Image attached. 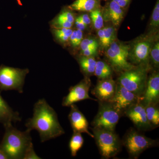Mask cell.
I'll return each mask as SVG.
<instances>
[{
	"mask_svg": "<svg viewBox=\"0 0 159 159\" xmlns=\"http://www.w3.org/2000/svg\"><path fill=\"white\" fill-rule=\"evenodd\" d=\"M25 126L27 129L36 130L41 142L55 139L65 133L58 121L57 113L44 99L35 102L33 116L27 120Z\"/></svg>",
	"mask_w": 159,
	"mask_h": 159,
	"instance_id": "6da1fadb",
	"label": "cell"
},
{
	"mask_svg": "<svg viewBox=\"0 0 159 159\" xmlns=\"http://www.w3.org/2000/svg\"><path fill=\"white\" fill-rule=\"evenodd\" d=\"M4 127L5 133L0 143V151L7 159H24L27 149L33 144L31 131H21L12 124Z\"/></svg>",
	"mask_w": 159,
	"mask_h": 159,
	"instance_id": "7a4b0ae2",
	"label": "cell"
},
{
	"mask_svg": "<svg viewBox=\"0 0 159 159\" xmlns=\"http://www.w3.org/2000/svg\"><path fill=\"white\" fill-rule=\"evenodd\" d=\"M92 129L99 153L104 159L116 157L121 150L122 141L115 131Z\"/></svg>",
	"mask_w": 159,
	"mask_h": 159,
	"instance_id": "3957f363",
	"label": "cell"
},
{
	"mask_svg": "<svg viewBox=\"0 0 159 159\" xmlns=\"http://www.w3.org/2000/svg\"><path fill=\"white\" fill-rule=\"evenodd\" d=\"M149 69V66H136L121 73L117 83L140 98L145 91Z\"/></svg>",
	"mask_w": 159,
	"mask_h": 159,
	"instance_id": "277c9868",
	"label": "cell"
},
{
	"mask_svg": "<svg viewBox=\"0 0 159 159\" xmlns=\"http://www.w3.org/2000/svg\"><path fill=\"white\" fill-rule=\"evenodd\" d=\"M122 144L132 158L137 159L144 151L156 146L157 142L145 136L138 129L130 128L123 137Z\"/></svg>",
	"mask_w": 159,
	"mask_h": 159,
	"instance_id": "5b68a950",
	"label": "cell"
},
{
	"mask_svg": "<svg viewBox=\"0 0 159 159\" xmlns=\"http://www.w3.org/2000/svg\"><path fill=\"white\" fill-rule=\"evenodd\" d=\"M29 72L28 69L0 66V90H15L23 93L25 78Z\"/></svg>",
	"mask_w": 159,
	"mask_h": 159,
	"instance_id": "8992f818",
	"label": "cell"
},
{
	"mask_svg": "<svg viewBox=\"0 0 159 159\" xmlns=\"http://www.w3.org/2000/svg\"><path fill=\"white\" fill-rule=\"evenodd\" d=\"M122 114L110 102H99L98 113L92 121L94 128L115 131Z\"/></svg>",
	"mask_w": 159,
	"mask_h": 159,
	"instance_id": "52a82bcc",
	"label": "cell"
},
{
	"mask_svg": "<svg viewBox=\"0 0 159 159\" xmlns=\"http://www.w3.org/2000/svg\"><path fill=\"white\" fill-rule=\"evenodd\" d=\"M129 50L128 46L114 41L111 44L106 54L115 70L122 73L136 66L128 61Z\"/></svg>",
	"mask_w": 159,
	"mask_h": 159,
	"instance_id": "ba28073f",
	"label": "cell"
},
{
	"mask_svg": "<svg viewBox=\"0 0 159 159\" xmlns=\"http://www.w3.org/2000/svg\"><path fill=\"white\" fill-rule=\"evenodd\" d=\"M91 84L90 80L86 77L76 85L70 88L68 94L62 99V106L69 107L72 104L85 99L98 101L97 99H93L89 96Z\"/></svg>",
	"mask_w": 159,
	"mask_h": 159,
	"instance_id": "9c48e42d",
	"label": "cell"
},
{
	"mask_svg": "<svg viewBox=\"0 0 159 159\" xmlns=\"http://www.w3.org/2000/svg\"><path fill=\"white\" fill-rule=\"evenodd\" d=\"M122 115L130 119L138 130L146 131L152 129L147 119L145 107L139 101L126 109Z\"/></svg>",
	"mask_w": 159,
	"mask_h": 159,
	"instance_id": "30bf717a",
	"label": "cell"
},
{
	"mask_svg": "<svg viewBox=\"0 0 159 159\" xmlns=\"http://www.w3.org/2000/svg\"><path fill=\"white\" fill-rule=\"evenodd\" d=\"M140 98L117 83L116 89L113 98L110 101L117 110L123 112L131 105L139 102Z\"/></svg>",
	"mask_w": 159,
	"mask_h": 159,
	"instance_id": "8fae6325",
	"label": "cell"
},
{
	"mask_svg": "<svg viewBox=\"0 0 159 159\" xmlns=\"http://www.w3.org/2000/svg\"><path fill=\"white\" fill-rule=\"evenodd\" d=\"M144 106L157 104L159 102V74L156 71L147 79L145 91L139 99Z\"/></svg>",
	"mask_w": 159,
	"mask_h": 159,
	"instance_id": "7c38bea8",
	"label": "cell"
},
{
	"mask_svg": "<svg viewBox=\"0 0 159 159\" xmlns=\"http://www.w3.org/2000/svg\"><path fill=\"white\" fill-rule=\"evenodd\" d=\"M117 83L111 78L102 79L97 83L92 90V93L99 102H110L113 98Z\"/></svg>",
	"mask_w": 159,
	"mask_h": 159,
	"instance_id": "4fadbf2b",
	"label": "cell"
},
{
	"mask_svg": "<svg viewBox=\"0 0 159 159\" xmlns=\"http://www.w3.org/2000/svg\"><path fill=\"white\" fill-rule=\"evenodd\" d=\"M152 48V43L149 41H141L134 46L129 54V58L131 61L138 66H149L148 60Z\"/></svg>",
	"mask_w": 159,
	"mask_h": 159,
	"instance_id": "5bb4252c",
	"label": "cell"
},
{
	"mask_svg": "<svg viewBox=\"0 0 159 159\" xmlns=\"http://www.w3.org/2000/svg\"><path fill=\"white\" fill-rule=\"evenodd\" d=\"M70 111L68 119L73 132L79 133H86L93 138V134L89 130V123L84 114L80 111L75 104L70 106Z\"/></svg>",
	"mask_w": 159,
	"mask_h": 159,
	"instance_id": "9a60e30c",
	"label": "cell"
},
{
	"mask_svg": "<svg viewBox=\"0 0 159 159\" xmlns=\"http://www.w3.org/2000/svg\"><path fill=\"white\" fill-rule=\"evenodd\" d=\"M21 120L19 113L12 110L0 94V123L5 126Z\"/></svg>",
	"mask_w": 159,
	"mask_h": 159,
	"instance_id": "2e32d148",
	"label": "cell"
},
{
	"mask_svg": "<svg viewBox=\"0 0 159 159\" xmlns=\"http://www.w3.org/2000/svg\"><path fill=\"white\" fill-rule=\"evenodd\" d=\"M123 8L116 2L111 0L107 5L103 17L105 21H111L114 25L119 26L123 19Z\"/></svg>",
	"mask_w": 159,
	"mask_h": 159,
	"instance_id": "e0dca14e",
	"label": "cell"
},
{
	"mask_svg": "<svg viewBox=\"0 0 159 159\" xmlns=\"http://www.w3.org/2000/svg\"><path fill=\"white\" fill-rule=\"evenodd\" d=\"M99 6V0H76L70 8L76 11H91L97 9Z\"/></svg>",
	"mask_w": 159,
	"mask_h": 159,
	"instance_id": "ac0fdd59",
	"label": "cell"
},
{
	"mask_svg": "<svg viewBox=\"0 0 159 159\" xmlns=\"http://www.w3.org/2000/svg\"><path fill=\"white\" fill-rule=\"evenodd\" d=\"M158 104H151L145 106L147 119L152 129L158 127L159 125Z\"/></svg>",
	"mask_w": 159,
	"mask_h": 159,
	"instance_id": "d6986e66",
	"label": "cell"
},
{
	"mask_svg": "<svg viewBox=\"0 0 159 159\" xmlns=\"http://www.w3.org/2000/svg\"><path fill=\"white\" fill-rule=\"evenodd\" d=\"M78 62L83 72L87 76L94 74L97 61L93 57L83 56L78 58Z\"/></svg>",
	"mask_w": 159,
	"mask_h": 159,
	"instance_id": "ffe728a7",
	"label": "cell"
},
{
	"mask_svg": "<svg viewBox=\"0 0 159 159\" xmlns=\"http://www.w3.org/2000/svg\"><path fill=\"white\" fill-rule=\"evenodd\" d=\"M112 70L111 67L105 61H98L96 62L94 75L100 80L111 77Z\"/></svg>",
	"mask_w": 159,
	"mask_h": 159,
	"instance_id": "44dd1931",
	"label": "cell"
},
{
	"mask_svg": "<svg viewBox=\"0 0 159 159\" xmlns=\"http://www.w3.org/2000/svg\"><path fill=\"white\" fill-rule=\"evenodd\" d=\"M84 142V140L81 133L74 132L69 144V148L72 157L77 156V152L82 148Z\"/></svg>",
	"mask_w": 159,
	"mask_h": 159,
	"instance_id": "7402d4cb",
	"label": "cell"
},
{
	"mask_svg": "<svg viewBox=\"0 0 159 159\" xmlns=\"http://www.w3.org/2000/svg\"><path fill=\"white\" fill-rule=\"evenodd\" d=\"M90 15L94 28L97 30L102 29L103 26V19L101 11L96 9L91 11Z\"/></svg>",
	"mask_w": 159,
	"mask_h": 159,
	"instance_id": "603a6c76",
	"label": "cell"
},
{
	"mask_svg": "<svg viewBox=\"0 0 159 159\" xmlns=\"http://www.w3.org/2000/svg\"><path fill=\"white\" fill-rule=\"evenodd\" d=\"M104 36V43L103 48L109 47L115 38V29L113 27H107L102 29Z\"/></svg>",
	"mask_w": 159,
	"mask_h": 159,
	"instance_id": "cb8c5ba5",
	"label": "cell"
},
{
	"mask_svg": "<svg viewBox=\"0 0 159 159\" xmlns=\"http://www.w3.org/2000/svg\"><path fill=\"white\" fill-rule=\"evenodd\" d=\"M150 57L154 67L157 69L159 65V43L158 42L152 47L151 49Z\"/></svg>",
	"mask_w": 159,
	"mask_h": 159,
	"instance_id": "d4e9b609",
	"label": "cell"
},
{
	"mask_svg": "<svg viewBox=\"0 0 159 159\" xmlns=\"http://www.w3.org/2000/svg\"><path fill=\"white\" fill-rule=\"evenodd\" d=\"M80 45L81 51L91 48H98V43L93 39H85L82 40Z\"/></svg>",
	"mask_w": 159,
	"mask_h": 159,
	"instance_id": "484cf974",
	"label": "cell"
},
{
	"mask_svg": "<svg viewBox=\"0 0 159 159\" xmlns=\"http://www.w3.org/2000/svg\"><path fill=\"white\" fill-rule=\"evenodd\" d=\"M151 25L154 28H157L159 25V0L157 2L156 6L152 12V16Z\"/></svg>",
	"mask_w": 159,
	"mask_h": 159,
	"instance_id": "4316f807",
	"label": "cell"
},
{
	"mask_svg": "<svg viewBox=\"0 0 159 159\" xmlns=\"http://www.w3.org/2000/svg\"><path fill=\"white\" fill-rule=\"evenodd\" d=\"M54 25L58 29L61 28H66V29H70L73 26V23L69 22L67 21L62 20L58 19L56 18L53 22Z\"/></svg>",
	"mask_w": 159,
	"mask_h": 159,
	"instance_id": "83f0119b",
	"label": "cell"
},
{
	"mask_svg": "<svg viewBox=\"0 0 159 159\" xmlns=\"http://www.w3.org/2000/svg\"><path fill=\"white\" fill-rule=\"evenodd\" d=\"M40 157L36 154L34 149L33 144H32L27 149L23 159H39Z\"/></svg>",
	"mask_w": 159,
	"mask_h": 159,
	"instance_id": "f1b7e54d",
	"label": "cell"
},
{
	"mask_svg": "<svg viewBox=\"0 0 159 159\" xmlns=\"http://www.w3.org/2000/svg\"><path fill=\"white\" fill-rule=\"evenodd\" d=\"M56 18L67 21L73 24L74 21V15L69 11H63Z\"/></svg>",
	"mask_w": 159,
	"mask_h": 159,
	"instance_id": "f546056e",
	"label": "cell"
},
{
	"mask_svg": "<svg viewBox=\"0 0 159 159\" xmlns=\"http://www.w3.org/2000/svg\"><path fill=\"white\" fill-rule=\"evenodd\" d=\"M97 48H91L82 51L81 53L83 56L86 57H93L97 54Z\"/></svg>",
	"mask_w": 159,
	"mask_h": 159,
	"instance_id": "4dcf8cb0",
	"label": "cell"
},
{
	"mask_svg": "<svg viewBox=\"0 0 159 159\" xmlns=\"http://www.w3.org/2000/svg\"><path fill=\"white\" fill-rule=\"evenodd\" d=\"M83 40V32L81 30L77 29V37H76V44L75 47L80 45Z\"/></svg>",
	"mask_w": 159,
	"mask_h": 159,
	"instance_id": "1f68e13d",
	"label": "cell"
},
{
	"mask_svg": "<svg viewBox=\"0 0 159 159\" xmlns=\"http://www.w3.org/2000/svg\"><path fill=\"white\" fill-rule=\"evenodd\" d=\"M78 18L80 20H81L83 22V23L85 24L86 26L88 25H89L90 24L91 20L88 15H82L80 16H79Z\"/></svg>",
	"mask_w": 159,
	"mask_h": 159,
	"instance_id": "d6a6232c",
	"label": "cell"
},
{
	"mask_svg": "<svg viewBox=\"0 0 159 159\" xmlns=\"http://www.w3.org/2000/svg\"><path fill=\"white\" fill-rule=\"evenodd\" d=\"M75 24H76V27H77V29L81 30V31H83L84 29H86L87 26L85 24L83 23L81 20L79 19L78 17L76 19L75 21Z\"/></svg>",
	"mask_w": 159,
	"mask_h": 159,
	"instance_id": "836d02e7",
	"label": "cell"
},
{
	"mask_svg": "<svg viewBox=\"0 0 159 159\" xmlns=\"http://www.w3.org/2000/svg\"><path fill=\"white\" fill-rule=\"evenodd\" d=\"M117 3L120 7L124 9L127 7L130 0H112Z\"/></svg>",
	"mask_w": 159,
	"mask_h": 159,
	"instance_id": "e575fe53",
	"label": "cell"
},
{
	"mask_svg": "<svg viewBox=\"0 0 159 159\" xmlns=\"http://www.w3.org/2000/svg\"><path fill=\"white\" fill-rule=\"evenodd\" d=\"M98 36H99V41L101 45L103 47L104 43V33H103V29H99L98 32Z\"/></svg>",
	"mask_w": 159,
	"mask_h": 159,
	"instance_id": "d590c367",
	"label": "cell"
},
{
	"mask_svg": "<svg viewBox=\"0 0 159 159\" xmlns=\"http://www.w3.org/2000/svg\"><path fill=\"white\" fill-rule=\"evenodd\" d=\"M76 37H77V31L75 30L73 31V33L71 34L70 37V38L71 44L74 47H75V44H76Z\"/></svg>",
	"mask_w": 159,
	"mask_h": 159,
	"instance_id": "8d00e7d4",
	"label": "cell"
},
{
	"mask_svg": "<svg viewBox=\"0 0 159 159\" xmlns=\"http://www.w3.org/2000/svg\"><path fill=\"white\" fill-rule=\"evenodd\" d=\"M0 159H7L6 156L0 151Z\"/></svg>",
	"mask_w": 159,
	"mask_h": 159,
	"instance_id": "74e56055",
	"label": "cell"
}]
</instances>
